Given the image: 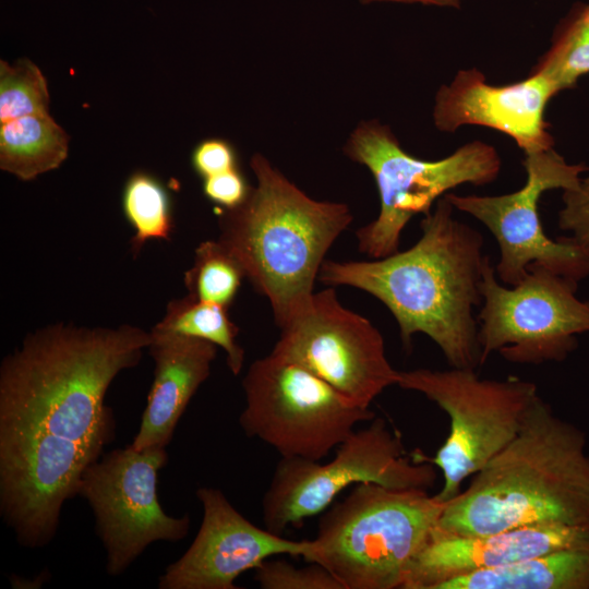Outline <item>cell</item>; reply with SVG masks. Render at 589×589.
I'll return each mask as SVG.
<instances>
[{
  "mask_svg": "<svg viewBox=\"0 0 589 589\" xmlns=\"http://www.w3.org/2000/svg\"><path fill=\"white\" fill-rule=\"evenodd\" d=\"M151 333L56 323L27 334L0 364V514L27 549L56 536L63 504L115 437L105 405Z\"/></svg>",
  "mask_w": 589,
  "mask_h": 589,
  "instance_id": "cell-1",
  "label": "cell"
},
{
  "mask_svg": "<svg viewBox=\"0 0 589 589\" xmlns=\"http://www.w3.org/2000/svg\"><path fill=\"white\" fill-rule=\"evenodd\" d=\"M421 238L409 249L371 261L325 260L317 279L325 286H349L378 299L393 314L402 346L425 334L452 368L480 365L478 320L482 272L488 255L483 237L454 217L444 195L425 215Z\"/></svg>",
  "mask_w": 589,
  "mask_h": 589,
  "instance_id": "cell-2",
  "label": "cell"
},
{
  "mask_svg": "<svg viewBox=\"0 0 589 589\" xmlns=\"http://www.w3.org/2000/svg\"><path fill=\"white\" fill-rule=\"evenodd\" d=\"M584 432L539 396L517 436L445 503L436 528L461 536L524 526L589 529V455Z\"/></svg>",
  "mask_w": 589,
  "mask_h": 589,
  "instance_id": "cell-3",
  "label": "cell"
},
{
  "mask_svg": "<svg viewBox=\"0 0 589 589\" xmlns=\"http://www.w3.org/2000/svg\"><path fill=\"white\" fill-rule=\"evenodd\" d=\"M250 165L256 185L241 205L218 212V240L268 299L280 328L309 304L327 251L353 217L344 203L308 196L263 155Z\"/></svg>",
  "mask_w": 589,
  "mask_h": 589,
  "instance_id": "cell-4",
  "label": "cell"
},
{
  "mask_svg": "<svg viewBox=\"0 0 589 589\" xmlns=\"http://www.w3.org/2000/svg\"><path fill=\"white\" fill-rule=\"evenodd\" d=\"M444 506L423 488L358 483L322 513L304 560L344 589H401Z\"/></svg>",
  "mask_w": 589,
  "mask_h": 589,
  "instance_id": "cell-5",
  "label": "cell"
},
{
  "mask_svg": "<svg viewBox=\"0 0 589 589\" xmlns=\"http://www.w3.org/2000/svg\"><path fill=\"white\" fill-rule=\"evenodd\" d=\"M344 153L365 166L377 187L380 213L356 232L359 251L371 259L399 251L409 220L418 214H430L433 204L449 190L465 183H491L502 166L497 151L482 141L466 143L438 160L419 159L401 147L389 127L377 120L358 124Z\"/></svg>",
  "mask_w": 589,
  "mask_h": 589,
  "instance_id": "cell-6",
  "label": "cell"
},
{
  "mask_svg": "<svg viewBox=\"0 0 589 589\" xmlns=\"http://www.w3.org/2000/svg\"><path fill=\"white\" fill-rule=\"evenodd\" d=\"M397 386L424 395L448 414L449 433L435 457L417 454L441 469L444 482L435 496L444 503L517 436L540 396L531 381L486 380L460 368L399 371Z\"/></svg>",
  "mask_w": 589,
  "mask_h": 589,
  "instance_id": "cell-7",
  "label": "cell"
},
{
  "mask_svg": "<svg viewBox=\"0 0 589 589\" xmlns=\"http://www.w3.org/2000/svg\"><path fill=\"white\" fill-rule=\"evenodd\" d=\"M435 480L433 465L418 460L416 454L408 456L400 435L374 417L344 440L328 462L281 457L263 496V521L266 529L281 534L322 514L358 483L429 489Z\"/></svg>",
  "mask_w": 589,
  "mask_h": 589,
  "instance_id": "cell-8",
  "label": "cell"
},
{
  "mask_svg": "<svg viewBox=\"0 0 589 589\" xmlns=\"http://www.w3.org/2000/svg\"><path fill=\"white\" fill-rule=\"evenodd\" d=\"M242 388L241 429L285 458L322 460L357 424L375 417L308 369L273 352L252 362Z\"/></svg>",
  "mask_w": 589,
  "mask_h": 589,
  "instance_id": "cell-9",
  "label": "cell"
},
{
  "mask_svg": "<svg viewBox=\"0 0 589 589\" xmlns=\"http://www.w3.org/2000/svg\"><path fill=\"white\" fill-rule=\"evenodd\" d=\"M578 283L532 263L515 286L498 283L490 257L481 280L477 316L480 365L491 353L519 364L562 361L589 332V301L576 296Z\"/></svg>",
  "mask_w": 589,
  "mask_h": 589,
  "instance_id": "cell-10",
  "label": "cell"
},
{
  "mask_svg": "<svg viewBox=\"0 0 589 589\" xmlns=\"http://www.w3.org/2000/svg\"><path fill=\"white\" fill-rule=\"evenodd\" d=\"M522 166L526 183L513 193L445 196L454 208L474 217L493 235L500 248L495 273L506 286L519 284L532 263L579 283L589 276V249L570 237L550 239L538 205L545 191L578 185L588 167L582 163L568 164L553 147L526 154Z\"/></svg>",
  "mask_w": 589,
  "mask_h": 589,
  "instance_id": "cell-11",
  "label": "cell"
},
{
  "mask_svg": "<svg viewBox=\"0 0 589 589\" xmlns=\"http://www.w3.org/2000/svg\"><path fill=\"white\" fill-rule=\"evenodd\" d=\"M167 461L166 448L130 445L84 470L77 495L93 510L109 576H120L151 543L178 542L188 534L190 516H169L158 502L157 476Z\"/></svg>",
  "mask_w": 589,
  "mask_h": 589,
  "instance_id": "cell-12",
  "label": "cell"
},
{
  "mask_svg": "<svg viewBox=\"0 0 589 589\" xmlns=\"http://www.w3.org/2000/svg\"><path fill=\"white\" fill-rule=\"evenodd\" d=\"M272 352L308 369L362 408L398 382L380 330L345 308L329 286L280 327Z\"/></svg>",
  "mask_w": 589,
  "mask_h": 589,
  "instance_id": "cell-13",
  "label": "cell"
},
{
  "mask_svg": "<svg viewBox=\"0 0 589 589\" xmlns=\"http://www.w3.org/2000/svg\"><path fill=\"white\" fill-rule=\"evenodd\" d=\"M203 519L184 554L158 579L160 589H237L236 579L278 555L305 558L312 540H290L249 521L216 488L196 490Z\"/></svg>",
  "mask_w": 589,
  "mask_h": 589,
  "instance_id": "cell-14",
  "label": "cell"
},
{
  "mask_svg": "<svg viewBox=\"0 0 589 589\" xmlns=\"http://www.w3.org/2000/svg\"><path fill=\"white\" fill-rule=\"evenodd\" d=\"M560 92L551 79L536 71L519 82L495 86L476 68L460 70L438 88L433 122L443 132L465 125L491 128L510 136L525 155L542 152L554 143L544 110Z\"/></svg>",
  "mask_w": 589,
  "mask_h": 589,
  "instance_id": "cell-15",
  "label": "cell"
},
{
  "mask_svg": "<svg viewBox=\"0 0 589 589\" xmlns=\"http://www.w3.org/2000/svg\"><path fill=\"white\" fill-rule=\"evenodd\" d=\"M589 544V529L524 526L498 532L461 536L433 529L414 557L401 589H438L456 577Z\"/></svg>",
  "mask_w": 589,
  "mask_h": 589,
  "instance_id": "cell-16",
  "label": "cell"
},
{
  "mask_svg": "<svg viewBox=\"0 0 589 589\" xmlns=\"http://www.w3.org/2000/svg\"><path fill=\"white\" fill-rule=\"evenodd\" d=\"M149 333L154 380L131 444L137 450L166 448L191 398L209 376L217 354V346L204 339L156 326Z\"/></svg>",
  "mask_w": 589,
  "mask_h": 589,
  "instance_id": "cell-17",
  "label": "cell"
},
{
  "mask_svg": "<svg viewBox=\"0 0 589 589\" xmlns=\"http://www.w3.org/2000/svg\"><path fill=\"white\" fill-rule=\"evenodd\" d=\"M438 589H589V544L477 570Z\"/></svg>",
  "mask_w": 589,
  "mask_h": 589,
  "instance_id": "cell-18",
  "label": "cell"
},
{
  "mask_svg": "<svg viewBox=\"0 0 589 589\" xmlns=\"http://www.w3.org/2000/svg\"><path fill=\"white\" fill-rule=\"evenodd\" d=\"M68 151L69 137L49 113L0 125V168L23 181L58 168Z\"/></svg>",
  "mask_w": 589,
  "mask_h": 589,
  "instance_id": "cell-19",
  "label": "cell"
},
{
  "mask_svg": "<svg viewBox=\"0 0 589 589\" xmlns=\"http://www.w3.org/2000/svg\"><path fill=\"white\" fill-rule=\"evenodd\" d=\"M228 310L224 305L197 301L187 294L171 300L164 317L155 326L220 347L225 350L229 370L238 375L244 364V350L236 340L239 327L230 320Z\"/></svg>",
  "mask_w": 589,
  "mask_h": 589,
  "instance_id": "cell-20",
  "label": "cell"
},
{
  "mask_svg": "<svg viewBox=\"0 0 589 589\" xmlns=\"http://www.w3.org/2000/svg\"><path fill=\"white\" fill-rule=\"evenodd\" d=\"M122 208L134 230L131 251L135 257L151 239L169 240L172 228L170 197L161 182L145 171L132 173L123 188Z\"/></svg>",
  "mask_w": 589,
  "mask_h": 589,
  "instance_id": "cell-21",
  "label": "cell"
},
{
  "mask_svg": "<svg viewBox=\"0 0 589 589\" xmlns=\"http://www.w3.org/2000/svg\"><path fill=\"white\" fill-rule=\"evenodd\" d=\"M245 272L236 256L217 239L201 242L192 266L184 273V286L197 301L230 308Z\"/></svg>",
  "mask_w": 589,
  "mask_h": 589,
  "instance_id": "cell-22",
  "label": "cell"
},
{
  "mask_svg": "<svg viewBox=\"0 0 589 589\" xmlns=\"http://www.w3.org/2000/svg\"><path fill=\"white\" fill-rule=\"evenodd\" d=\"M532 71L546 75L561 92L589 73V4L576 5L558 24L550 49Z\"/></svg>",
  "mask_w": 589,
  "mask_h": 589,
  "instance_id": "cell-23",
  "label": "cell"
},
{
  "mask_svg": "<svg viewBox=\"0 0 589 589\" xmlns=\"http://www.w3.org/2000/svg\"><path fill=\"white\" fill-rule=\"evenodd\" d=\"M49 93L39 68L28 59L0 61V122L48 115Z\"/></svg>",
  "mask_w": 589,
  "mask_h": 589,
  "instance_id": "cell-24",
  "label": "cell"
},
{
  "mask_svg": "<svg viewBox=\"0 0 589 589\" xmlns=\"http://www.w3.org/2000/svg\"><path fill=\"white\" fill-rule=\"evenodd\" d=\"M254 580L262 589H344L341 584L317 563L297 567L274 557L255 568Z\"/></svg>",
  "mask_w": 589,
  "mask_h": 589,
  "instance_id": "cell-25",
  "label": "cell"
},
{
  "mask_svg": "<svg viewBox=\"0 0 589 589\" xmlns=\"http://www.w3.org/2000/svg\"><path fill=\"white\" fill-rule=\"evenodd\" d=\"M562 201L557 220L560 229L589 249V176L581 178L575 188L564 190Z\"/></svg>",
  "mask_w": 589,
  "mask_h": 589,
  "instance_id": "cell-26",
  "label": "cell"
},
{
  "mask_svg": "<svg viewBox=\"0 0 589 589\" xmlns=\"http://www.w3.org/2000/svg\"><path fill=\"white\" fill-rule=\"evenodd\" d=\"M203 193L220 209H232L248 197L251 187L238 168L203 179Z\"/></svg>",
  "mask_w": 589,
  "mask_h": 589,
  "instance_id": "cell-27",
  "label": "cell"
},
{
  "mask_svg": "<svg viewBox=\"0 0 589 589\" xmlns=\"http://www.w3.org/2000/svg\"><path fill=\"white\" fill-rule=\"evenodd\" d=\"M191 163L195 172L203 179L238 168L233 146L223 139H206L193 149Z\"/></svg>",
  "mask_w": 589,
  "mask_h": 589,
  "instance_id": "cell-28",
  "label": "cell"
},
{
  "mask_svg": "<svg viewBox=\"0 0 589 589\" xmlns=\"http://www.w3.org/2000/svg\"><path fill=\"white\" fill-rule=\"evenodd\" d=\"M361 2L365 4L371 2H405L459 9L464 0H361Z\"/></svg>",
  "mask_w": 589,
  "mask_h": 589,
  "instance_id": "cell-29",
  "label": "cell"
}]
</instances>
